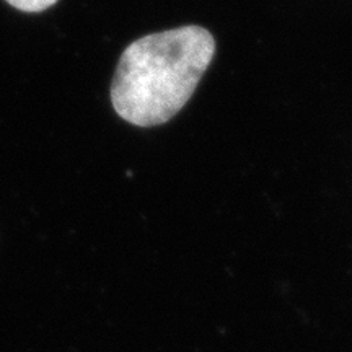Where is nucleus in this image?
<instances>
[{"mask_svg":"<svg viewBox=\"0 0 352 352\" xmlns=\"http://www.w3.org/2000/svg\"><path fill=\"white\" fill-rule=\"evenodd\" d=\"M214 52V36L196 25L138 39L118 63L111 85L114 109L140 127L170 121L195 94Z\"/></svg>","mask_w":352,"mask_h":352,"instance_id":"1","label":"nucleus"},{"mask_svg":"<svg viewBox=\"0 0 352 352\" xmlns=\"http://www.w3.org/2000/svg\"><path fill=\"white\" fill-rule=\"evenodd\" d=\"M57 0H7V3H10L12 7H15L16 10L26 12V13H38L54 6Z\"/></svg>","mask_w":352,"mask_h":352,"instance_id":"2","label":"nucleus"}]
</instances>
